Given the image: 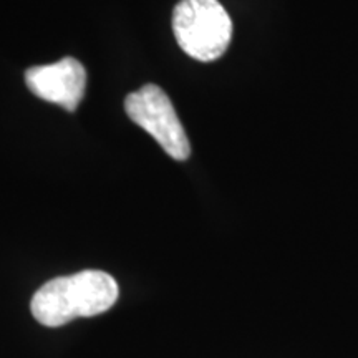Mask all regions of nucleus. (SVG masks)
<instances>
[{"label":"nucleus","mask_w":358,"mask_h":358,"mask_svg":"<svg viewBox=\"0 0 358 358\" xmlns=\"http://www.w3.org/2000/svg\"><path fill=\"white\" fill-rule=\"evenodd\" d=\"M118 284L103 271L55 277L35 292L30 308L45 327H62L78 317L106 312L118 301Z\"/></svg>","instance_id":"obj_1"},{"label":"nucleus","mask_w":358,"mask_h":358,"mask_svg":"<svg viewBox=\"0 0 358 358\" xmlns=\"http://www.w3.org/2000/svg\"><path fill=\"white\" fill-rule=\"evenodd\" d=\"M173 32L186 55L214 62L229 47L232 20L217 0H179L173 10Z\"/></svg>","instance_id":"obj_2"},{"label":"nucleus","mask_w":358,"mask_h":358,"mask_svg":"<svg viewBox=\"0 0 358 358\" xmlns=\"http://www.w3.org/2000/svg\"><path fill=\"white\" fill-rule=\"evenodd\" d=\"M124 110L128 118L150 133L173 159L189 158L191 145L187 134L171 100L158 85H145L129 93L124 100Z\"/></svg>","instance_id":"obj_3"},{"label":"nucleus","mask_w":358,"mask_h":358,"mask_svg":"<svg viewBox=\"0 0 358 358\" xmlns=\"http://www.w3.org/2000/svg\"><path fill=\"white\" fill-rule=\"evenodd\" d=\"M25 83L43 101L75 111L87 90V70L77 58L65 57L50 65L32 66L25 71Z\"/></svg>","instance_id":"obj_4"}]
</instances>
